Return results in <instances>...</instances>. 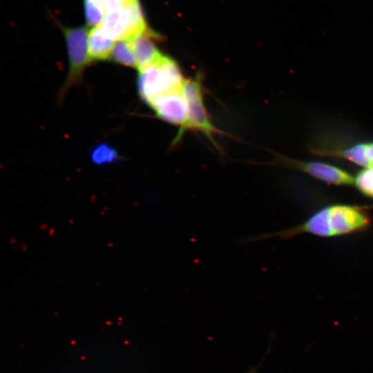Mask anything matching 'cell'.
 <instances>
[{"mask_svg": "<svg viewBox=\"0 0 373 373\" xmlns=\"http://www.w3.org/2000/svg\"><path fill=\"white\" fill-rule=\"evenodd\" d=\"M202 75L198 74L194 78L186 79L184 84V93L188 102L189 115L185 127L178 133L173 141L175 144L180 141L184 133L187 131H198L208 137L216 144L214 134L220 131L211 122L204 106Z\"/></svg>", "mask_w": 373, "mask_h": 373, "instance_id": "3957f363", "label": "cell"}, {"mask_svg": "<svg viewBox=\"0 0 373 373\" xmlns=\"http://www.w3.org/2000/svg\"><path fill=\"white\" fill-rule=\"evenodd\" d=\"M153 37V35L147 30L130 38L139 70L153 64L163 55L156 47Z\"/></svg>", "mask_w": 373, "mask_h": 373, "instance_id": "52a82bcc", "label": "cell"}, {"mask_svg": "<svg viewBox=\"0 0 373 373\" xmlns=\"http://www.w3.org/2000/svg\"><path fill=\"white\" fill-rule=\"evenodd\" d=\"M149 106L161 119L179 126L178 133L185 127L189 105L183 88L153 100Z\"/></svg>", "mask_w": 373, "mask_h": 373, "instance_id": "8992f818", "label": "cell"}, {"mask_svg": "<svg viewBox=\"0 0 373 373\" xmlns=\"http://www.w3.org/2000/svg\"><path fill=\"white\" fill-rule=\"evenodd\" d=\"M90 159L95 164L106 165L117 162L120 160V156L115 147L102 142L93 149Z\"/></svg>", "mask_w": 373, "mask_h": 373, "instance_id": "8fae6325", "label": "cell"}, {"mask_svg": "<svg viewBox=\"0 0 373 373\" xmlns=\"http://www.w3.org/2000/svg\"><path fill=\"white\" fill-rule=\"evenodd\" d=\"M185 81L176 61L162 55L153 64L139 70V95L149 105L157 98L182 89Z\"/></svg>", "mask_w": 373, "mask_h": 373, "instance_id": "7a4b0ae2", "label": "cell"}, {"mask_svg": "<svg viewBox=\"0 0 373 373\" xmlns=\"http://www.w3.org/2000/svg\"><path fill=\"white\" fill-rule=\"evenodd\" d=\"M370 225V217L364 207L335 204L321 209L300 224L282 231L252 236L241 242H256L273 237L288 239L302 233L334 237L365 231Z\"/></svg>", "mask_w": 373, "mask_h": 373, "instance_id": "6da1fadb", "label": "cell"}, {"mask_svg": "<svg viewBox=\"0 0 373 373\" xmlns=\"http://www.w3.org/2000/svg\"><path fill=\"white\" fill-rule=\"evenodd\" d=\"M120 1L122 3L123 6H126V4H128L129 2H131L133 0H120Z\"/></svg>", "mask_w": 373, "mask_h": 373, "instance_id": "5bb4252c", "label": "cell"}, {"mask_svg": "<svg viewBox=\"0 0 373 373\" xmlns=\"http://www.w3.org/2000/svg\"><path fill=\"white\" fill-rule=\"evenodd\" d=\"M111 57L117 64L137 68L135 55L130 38H122L117 40L113 46Z\"/></svg>", "mask_w": 373, "mask_h": 373, "instance_id": "30bf717a", "label": "cell"}, {"mask_svg": "<svg viewBox=\"0 0 373 373\" xmlns=\"http://www.w3.org/2000/svg\"><path fill=\"white\" fill-rule=\"evenodd\" d=\"M354 185L362 194L373 198V165L358 171L354 176Z\"/></svg>", "mask_w": 373, "mask_h": 373, "instance_id": "4fadbf2b", "label": "cell"}, {"mask_svg": "<svg viewBox=\"0 0 373 373\" xmlns=\"http://www.w3.org/2000/svg\"><path fill=\"white\" fill-rule=\"evenodd\" d=\"M113 41L99 26L93 27L88 34V54L90 59H108L111 55L115 44Z\"/></svg>", "mask_w": 373, "mask_h": 373, "instance_id": "9c48e42d", "label": "cell"}, {"mask_svg": "<svg viewBox=\"0 0 373 373\" xmlns=\"http://www.w3.org/2000/svg\"><path fill=\"white\" fill-rule=\"evenodd\" d=\"M129 23V15L126 6L106 12L104 18L99 26L113 40L125 38Z\"/></svg>", "mask_w": 373, "mask_h": 373, "instance_id": "ba28073f", "label": "cell"}, {"mask_svg": "<svg viewBox=\"0 0 373 373\" xmlns=\"http://www.w3.org/2000/svg\"><path fill=\"white\" fill-rule=\"evenodd\" d=\"M84 13L87 24L99 26L104 16L105 10L100 0H84Z\"/></svg>", "mask_w": 373, "mask_h": 373, "instance_id": "7c38bea8", "label": "cell"}, {"mask_svg": "<svg viewBox=\"0 0 373 373\" xmlns=\"http://www.w3.org/2000/svg\"><path fill=\"white\" fill-rule=\"evenodd\" d=\"M64 33L69 68L67 78L59 92L60 102L72 86L82 82L84 71L91 60L88 54V33L86 27L65 28Z\"/></svg>", "mask_w": 373, "mask_h": 373, "instance_id": "277c9868", "label": "cell"}, {"mask_svg": "<svg viewBox=\"0 0 373 373\" xmlns=\"http://www.w3.org/2000/svg\"><path fill=\"white\" fill-rule=\"evenodd\" d=\"M274 163L300 171L327 184L337 186L354 185V176L338 166L326 162L295 160L278 155Z\"/></svg>", "mask_w": 373, "mask_h": 373, "instance_id": "5b68a950", "label": "cell"}]
</instances>
